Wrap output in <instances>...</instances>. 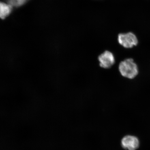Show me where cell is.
<instances>
[{"instance_id": "1", "label": "cell", "mask_w": 150, "mask_h": 150, "mask_svg": "<svg viewBox=\"0 0 150 150\" xmlns=\"http://www.w3.org/2000/svg\"><path fill=\"white\" fill-rule=\"evenodd\" d=\"M119 70L122 76L130 79L135 78L139 72L137 65L131 58L121 61L119 64Z\"/></svg>"}, {"instance_id": "3", "label": "cell", "mask_w": 150, "mask_h": 150, "mask_svg": "<svg viewBox=\"0 0 150 150\" xmlns=\"http://www.w3.org/2000/svg\"><path fill=\"white\" fill-rule=\"evenodd\" d=\"M98 60L100 67L104 69L111 68L115 63L113 54L108 50H106L99 55Z\"/></svg>"}, {"instance_id": "6", "label": "cell", "mask_w": 150, "mask_h": 150, "mask_svg": "<svg viewBox=\"0 0 150 150\" xmlns=\"http://www.w3.org/2000/svg\"><path fill=\"white\" fill-rule=\"evenodd\" d=\"M29 1V0H7L9 4L13 6L16 7L21 6Z\"/></svg>"}, {"instance_id": "5", "label": "cell", "mask_w": 150, "mask_h": 150, "mask_svg": "<svg viewBox=\"0 0 150 150\" xmlns=\"http://www.w3.org/2000/svg\"><path fill=\"white\" fill-rule=\"evenodd\" d=\"M13 6L9 4L1 2L0 4V17L2 19H4L12 12Z\"/></svg>"}, {"instance_id": "4", "label": "cell", "mask_w": 150, "mask_h": 150, "mask_svg": "<svg viewBox=\"0 0 150 150\" xmlns=\"http://www.w3.org/2000/svg\"><path fill=\"white\" fill-rule=\"evenodd\" d=\"M121 146L123 149L128 150H136L139 147L138 138L134 136L127 135L121 140Z\"/></svg>"}, {"instance_id": "2", "label": "cell", "mask_w": 150, "mask_h": 150, "mask_svg": "<svg viewBox=\"0 0 150 150\" xmlns=\"http://www.w3.org/2000/svg\"><path fill=\"white\" fill-rule=\"evenodd\" d=\"M118 41L121 45L126 48H132L137 46L138 43L137 38L131 33L120 34L118 35Z\"/></svg>"}]
</instances>
